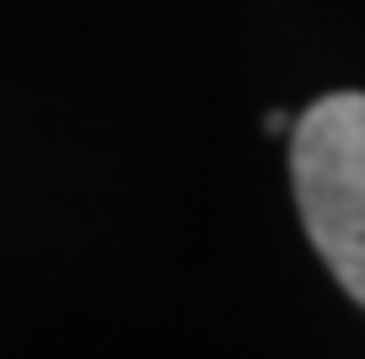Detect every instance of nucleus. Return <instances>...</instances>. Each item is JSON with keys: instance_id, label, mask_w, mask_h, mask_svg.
Segmentation results:
<instances>
[{"instance_id": "1", "label": "nucleus", "mask_w": 365, "mask_h": 359, "mask_svg": "<svg viewBox=\"0 0 365 359\" xmlns=\"http://www.w3.org/2000/svg\"><path fill=\"white\" fill-rule=\"evenodd\" d=\"M290 182L312 247L365 306V91L317 97L290 124Z\"/></svg>"}, {"instance_id": "2", "label": "nucleus", "mask_w": 365, "mask_h": 359, "mask_svg": "<svg viewBox=\"0 0 365 359\" xmlns=\"http://www.w3.org/2000/svg\"><path fill=\"white\" fill-rule=\"evenodd\" d=\"M290 124H296L290 113H269V118H263V129H269V135H290Z\"/></svg>"}]
</instances>
